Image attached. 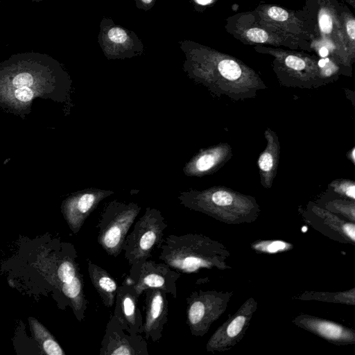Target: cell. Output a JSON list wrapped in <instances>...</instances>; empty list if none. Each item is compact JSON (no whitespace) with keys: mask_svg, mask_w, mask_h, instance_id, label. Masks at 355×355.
<instances>
[{"mask_svg":"<svg viewBox=\"0 0 355 355\" xmlns=\"http://www.w3.org/2000/svg\"><path fill=\"white\" fill-rule=\"evenodd\" d=\"M71 81L45 55L21 54L0 64V107L24 118L38 98L64 103Z\"/></svg>","mask_w":355,"mask_h":355,"instance_id":"cell-1","label":"cell"},{"mask_svg":"<svg viewBox=\"0 0 355 355\" xmlns=\"http://www.w3.org/2000/svg\"><path fill=\"white\" fill-rule=\"evenodd\" d=\"M210 243L195 234H170L164 239L159 259L180 273H191L211 264Z\"/></svg>","mask_w":355,"mask_h":355,"instance_id":"cell-2","label":"cell"},{"mask_svg":"<svg viewBox=\"0 0 355 355\" xmlns=\"http://www.w3.org/2000/svg\"><path fill=\"white\" fill-rule=\"evenodd\" d=\"M168 224L159 209L149 207L146 209L123 243L124 257L130 266L149 259L155 250L160 248Z\"/></svg>","mask_w":355,"mask_h":355,"instance_id":"cell-3","label":"cell"},{"mask_svg":"<svg viewBox=\"0 0 355 355\" xmlns=\"http://www.w3.org/2000/svg\"><path fill=\"white\" fill-rule=\"evenodd\" d=\"M141 209L135 202L116 200L105 207L97 225V241L107 254L116 257L123 251L125 237Z\"/></svg>","mask_w":355,"mask_h":355,"instance_id":"cell-4","label":"cell"},{"mask_svg":"<svg viewBox=\"0 0 355 355\" xmlns=\"http://www.w3.org/2000/svg\"><path fill=\"white\" fill-rule=\"evenodd\" d=\"M55 269V282L66 305H69L76 319L81 322L85 316L88 301L83 289V275L76 263L73 246L62 248Z\"/></svg>","mask_w":355,"mask_h":355,"instance_id":"cell-5","label":"cell"},{"mask_svg":"<svg viewBox=\"0 0 355 355\" xmlns=\"http://www.w3.org/2000/svg\"><path fill=\"white\" fill-rule=\"evenodd\" d=\"M130 266L129 278L139 297L148 288H159L173 298L177 297L176 282L180 272L164 262L157 263L148 259Z\"/></svg>","mask_w":355,"mask_h":355,"instance_id":"cell-6","label":"cell"},{"mask_svg":"<svg viewBox=\"0 0 355 355\" xmlns=\"http://www.w3.org/2000/svg\"><path fill=\"white\" fill-rule=\"evenodd\" d=\"M114 193L111 190L88 188L76 191L64 200L61 209L71 230L77 234L98 204Z\"/></svg>","mask_w":355,"mask_h":355,"instance_id":"cell-7","label":"cell"},{"mask_svg":"<svg viewBox=\"0 0 355 355\" xmlns=\"http://www.w3.org/2000/svg\"><path fill=\"white\" fill-rule=\"evenodd\" d=\"M100 355H148L147 343L141 334L128 333L113 315L103 336Z\"/></svg>","mask_w":355,"mask_h":355,"instance_id":"cell-8","label":"cell"},{"mask_svg":"<svg viewBox=\"0 0 355 355\" xmlns=\"http://www.w3.org/2000/svg\"><path fill=\"white\" fill-rule=\"evenodd\" d=\"M146 294V315L140 334L145 339L158 342L168 321V302L167 293L159 288H148Z\"/></svg>","mask_w":355,"mask_h":355,"instance_id":"cell-9","label":"cell"},{"mask_svg":"<svg viewBox=\"0 0 355 355\" xmlns=\"http://www.w3.org/2000/svg\"><path fill=\"white\" fill-rule=\"evenodd\" d=\"M138 298L131 284H123L118 287L113 315L128 333L140 334L143 318L138 307Z\"/></svg>","mask_w":355,"mask_h":355,"instance_id":"cell-10","label":"cell"},{"mask_svg":"<svg viewBox=\"0 0 355 355\" xmlns=\"http://www.w3.org/2000/svg\"><path fill=\"white\" fill-rule=\"evenodd\" d=\"M232 156V147L227 143L202 148L184 165L183 171L189 177L209 175L220 168Z\"/></svg>","mask_w":355,"mask_h":355,"instance_id":"cell-11","label":"cell"},{"mask_svg":"<svg viewBox=\"0 0 355 355\" xmlns=\"http://www.w3.org/2000/svg\"><path fill=\"white\" fill-rule=\"evenodd\" d=\"M264 136L266 140V146L259 155L258 166L261 184L265 188H270L277 175L280 146L278 136L269 128L265 130Z\"/></svg>","mask_w":355,"mask_h":355,"instance_id":"cell-12","label":"cell"},{"mask_svg":"<svg viewBox=\"0 0 355 355\" xmlns=\"http://www.w3.org/2000/svg\"><path fill=\"white\" fill-rule=\"evenodd\" d=\"M87 270L91 282L103 305L107 308L112 307L119 287L116 282L107 270L91 260L87 261Z\"/></svg>","mask_w":355,"mask_h":355,"instance_id":"cell-13","label":"cell"},{"mask_svg":"<svg viewBox=\"0 0 355 355\" xmlns=\"http://www.w3.org/2000/svg\"><path fill=\"white\" fill-rule=\"evenodd\" d=\"M35 339L44 353L49 355H64L65 352L51 334L35 318L29 319Z\"/></svg>","mask_w":355,"mask_h":355,"instance_id":"cell-14","label":"cell"},{"mask_svg":"<svg viewBox=\"0 0 355 355\" xmlns=\"http://www.w3.org/2000/svg\"><path fill=\"white\" fill-rule=\"evenodd\" d=\"M330 186L336 192L354 199L355 184L354 181L350 180H336L331 183Z\"/></svg>","mask_w":355,"mask_h":355,"instance_id":"cell-15","label":"cell"},{"mask_svg":"<svg viewBox=\"0 0 355 355\" xmlns=\"http://www.w3.org/2000/svg\"><path fill=\"white\" fill-rule=\"evenodd\" d=\"M317 327L320 334L329 338H337L341 335V329L332 323L320 322Z\"/></svg>","mask_w":355,"mask_h":355,"instance_id":"cell-16","label":"cell"},{"mask_svg":"<svg viewBox=\"0 0 355 355\" xmlns=\"http://www.w3.org/2000/svg\"><path fill=\"white\" fill-rule=\"evenodd\" d=\"M284 63L288 69L298 72L304 70L306 67V62L304 60L292 55H288L285 58Z\"/></svg>","mask_w":355,"mask_h":355,"instance_id":"cell-17","label":"cell"},{"mask_svg":"<svg viewBox=\"0 0 355 355\" xmlns=\"http://www.w3.org/2000/svg\"><path fill=\"white\" fill-rule=\"evenodd\" d=\"M246 36L250 40L257 43L265 42L268 38L267 33L258 28L249 29L246 32Z\"/></svg>","mask_w":355,"mask_h":355,"instance_id":"cell-18","label":"cell"},{"mask_svg":"<svg viewBox=\"0 0 355 355\" xmlns=\"http://www.w3.org/2000/svg\"><path fill=\"white\" fill-rule=\"evenodd\" d=\"M245 319L243 316H237L234 318L232 322L229 324L227 332L229 336L234 337L238 335L241 331Z\"/></svg>","mask_w":355,"mask_h":355,"instance_id":"cell-19","label":"cell"},{"mask_svg":"<svg viewBox=\"0 0 355 355\" xmlns=\"http://www.w3.org/2000/svg\"><path fill=\"white\" fill-rule=\"evenodd\" d=\"M108 37L114 43L121 44L126 41L128 36L124 30L121 28L114 27L109 31Z\"/></svg>","mask_w":355,"mask_h":355,"instance_id":"cell-20","label":"cell"},{"mask_svg":"<svg viewBox=\"0 0 355 355\" xmlns=\"http://www.w3.org/2000/svg\"><path fill=\"white\" fill-rule=\"evenodd\" d=\"M268 15L270 18L278 21H284L288 18V12L277 6L270 7L268 10Z\"/></svg>","mask_w":355,"mask_h":355,"instance_id":"cell-21","label":"cell"},{"mask_svg":"<svg viewBox=\"0 0 355 355\" xmlns=\"http://www.w3.org/2000/svg\"><path fill=\"white\" fill-rule=\"evenodd\" d=\"M319 25L321 31L324 33H329L332 30L333 21L331 16L323 12L319 17Z\"/></svg>","mask_w":355,"mask_h":355,"instance_id":"cell-22","label":"cell"},{"mask_svg":"<svg viewBox=\"0 0 355 355\" xmlns=\"http://www.w3.org/2000/svg\"><path fill=\"white\" fill-rule=\"evenodd\" d=\"M347 33L349 37L354 40L355 39V21L352 19L347 22Z\"/></svg>","mask_w":355,"mask_h":355,"instance_id":"cell-23","label":"cell"},{"mask_svg":"<svg viewBox=\"0 0 355 355\" xmlns=\"http://www.w3.org/2000/svg\"><path fill=\"white\" fill-rule=\"evenodd\" d=\"M345 233L353 240L355 239L354 225L353 224H346L344 226Z\"/></svg>","mask_w":355,"mask_h":355,"instance_id":"cell-24","label":"cell"},{"mask_svg":"<svg viewBox=\"0 0 355 355\" xmlns=\"http://www.w3.org/2000/svg\"><path fill=\"white\" fill-rule=\"evenodd\" d=\"M284 247V243L282 242H274L269 245L268 250L270 251L275 252L277 250L282 249Z\"/></svg>","mask_w":355,"mask_h":355,"instance_id":"cell-25","label":"cell"},{"mask_svg":"<svg viewBox=\"0 0 355 355\" xmlns=\"http://www.w3.org/2000/svg\"><path fill=\"white\" fill-rule=\"evenodd\" d=\"M320 55L322 56V57H325L326 55H328L329 53V51H328V49L325 47H322V49H320Z\"/></svg>","mask_w":355,"mask_h":355,"instance_id":"cell-26","label":"cell"},{"mask_svg":"<svg viewBox=\"0 0 355 355\" xmlns=\"http://www.w3.org/2000/svg\"><path fill=\"white\" fill-rule=\"evenodd\" d=\"M196 1L200 5H207L212 1V0H196Z\"/></svg>","mask_w":355,"mask_h":355,"instance_id":"cell-27","label":"cell"},{"mask_svg":"<svg viewBox=\"0 0 355 355\" xmlns=\"http://www.w3.org/2000/svg\"><path fill=\"white\" fill-rule=\"evenodd\" d=\"M327 62H328V59H322V60L319 61L318 65L321 68L324 67Z\"/></svg>","mask_w":355,"mask_h":355,"instance_id":"cell-28","label":"cell"},{"mask_svg":"<svg viewBox=\"0 0 355 355\" xmlns=\"http://www.w3.org/2000/svg\"><path fill=\"white\" fill-rule=\"evenodd\" d=\"M142 1L145 3H150L152 1V0H142Z\"/></svg>","mask_w":355,"mask_h":355,"instance_id":"cell-29","label":"cell"}]
</instances>
